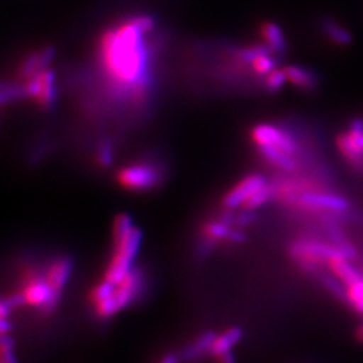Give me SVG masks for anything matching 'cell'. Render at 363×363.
Returning <instances> with one entry per match:
<instances>
[{
    "mask_svg": "<svg viewBox=\"0 0 363 363\" xmlns=\"http://www.w3.org/2000/svg\"><path fill=\"white\" fill-rule=\"evenodd\" d=\"M156 27L151 15H135L111 27L99 42V62L112 88L140 101L150 88L151 46L147 35Z\"/></svg>",
    "mask_w": 363,
    "mask_h": 363,
    "instance_id": "1",
    "label": "cell"
},
{
    "mask_svg": "<svg viewBox=\"0 0 363 363\" xmlns=\"http://www.w3.org/2000/svg\"><path fill=\"white\" fill-rule=\"evenodd\" d=\"M112 238L113 250L105 268L103 280L117 284L135 268L133 261L140 250L142 230L135 226L128 214H118L113 222Z\"/></svg>",
    "mask_w": 363,
    "mask_h": 363,
    "instance_id": "2",
    "label": "cell"
},
{
    "mask_svg": "<svg viewBox=\"0 0 363 363\" xmlns=\"http://www.w3.org/2000/svg\"><path fill=\"white\" fill-rule=\"evenodd\" d=\"M60 298L52 292V286L45 279V273L28 267L22 273L19 288L9 298L1 300V307L13 311L16 307H28L42 313L52 312Z\"/></svg>",
    "mask_w": 363,
    "mask_h": 363,
    "instance_id": "3",
    "label": "cell"
},
{
    "mask_svg": "<svg viewBox=\"0 0 363 363\" xmlns=\"http://www.w3.org/2000/svg\"><path fill=\"white\" fill-rule=\"evenodd\" d=\"M144 284L143 272L139 268H133L121 281L113 284L108 296L99 304L93 306L91 310L99 319L108 320L128 308L130 304L140 298Z\"/></svg>",
    "mask_w": 363,
    "mask_h": 363,
    "instance_id": "4",
    "label": "cell"
},
{
    "mask_svg": "<svg viewBox=\"0 0 363 363\" xmlns=\"http://www.w3.org/2000/svg\"><path fill=\"white\" fill-rule=\"evenodd\" d=\"M289 256L300 265L319 264L327 267L333 259H346L343 253L331 242L313 238H298L289 245Z\"/></svg>",
    "mask_w": 363,
    "mask_h": 363,
    "instance_id": "5",
    "label": "cell"
},
{
    "mask_svg": "<svg viewBox=\"0 0 363 363\" xmlns=\"http://www.w3.org/2000/svg\"><path fill=\"white\" fill-rule=\"evenodd\" d=\"M120 187L132 193L150 191L162 182V171L151 162H136L118 169L116 175Z\"/></svg>",
    "mask_w": 363,
    "mask_h": 363,
    "instance_id": "6",
    "label": "cell"
},
{
    "mask_svg": "<svg viewBox=\"0 0 363 363\" xmlns=\"http://www.w3.org/2000/svg\"><path fill=\"white\" fill-rule=\"evenodd\" d=\"M295 208L306 210L311 216L316 213H343L352 210L351 202L346 196L325 190L307 191L300 195Z\"/></svg>",
    "mask_w": 363,
    "mask_h": 363,
    "instance_id": "7",
    "label": "cell"
},
{
    "mask_svg": "<svg viewBox=\"0 0 363 363\" xmlns=\"http://www.w3.org/2000/svg\"><path fill=\"white\" fill-rule=\"evenodd\" d=\"M55 73L50 67L23 81L22 89L25 97L31 99L42 109H49L57 100Z\"/></svg>",
    "mask_w": 363,
    "mask_h": 363,
    "instance_id": "8",
    "label": "cell"
},
{
    "mask_svg": "<svg viewBox=\"0 0 363 363\" xmlns=\"http://www.w3.org/2000/svg\"><path fill=\"white\" fill-rule=\"evenodd\" d=\"M269 181L261 174H250L244 177L241 181L237 182L233 187L223 195L220 205L226 211H232L235 208H242L247 201L267 186Z\"/></svg>",
    "mask_w": 363,
    "mask_h": 363,
    "instance_id": "9",
    "label": "cell"
},
{
    "mask_svg": "<svg viewBox=\"0 0 363 363\" xmlns=\"http://www.w3.org/2000/svg\"><path fill=\"white\" fill-rule=\"evenodd\" d=\"M202 238L210 247L220 244L238 245L247 240V235L240 228H233V220H226L225 216L223 218L208 220L202 228Z\"/></svg>",
    "mask_w": 363,
    "mask_h": 363,
    "instance_id": "10",
    "label": "cell"
},
{
    "mask_svg": "<svg viewBox=\"0 0 363 363\" xmlns=\"http://www.w3.org/2000/svg\"><path fill=\"white\" fill-rule=\"evenodd\" d=\"M73 272V261L69 257H57L50 261V264L43 271L45 279L52 286V292L61 298L66 284L69 283V279Z\"/></svg>",
    "mask_w": 363,
    "mask_h": 363,
    "instance_id": "11",
    "label": "cell"
},
{
    "mask_svg": "<svg viewBox=\"0 0 363 363\" xmlns=\"http://www.w3.org/2000/svg\"><path fill=\"white\" fill-rule=\"evenodd\" d=\"M52 57H54V49L52 46L43 48L40 50L30 54L28 57L25 58V61L22 62V65L19 67V77H21V79L26 81L28 78L38 74L39 72L48 69Z\"/></svg>",
    "mask_w": 363,
    "mask_h": 363,
    "instance_id": "12",
    "label": "cell"
},
{
    "mask_svg": "<svg viewBox=\"0 0 363 363\" xmlns=\"http://www.w3.org/2000/svg\"><path fill=\"white\" fill-rule=\"evenodd\" d=\"M286 79L301 91H313L320 88V77L308 67L289 65L284 67Z\"/></svg>",
    "mask_w": 363,
    "mask_h": 363,
    "instance_id": "13",
    "label": "cell"
},
{
    "mask_svg": "<svg viewBox=\"0 0 363 363\" xmlns=\"http://www.w3.org/2000/svg\"><path fill=\"white\" fill-rule=\"evenodd\" d=\"M261 38L264 39V45L268 46V49L277 57H283L288 52V43H286L284 31L281 27L274 22H264L259 26Z\"/></svg>",
    "mask_w": 363,
    "mask_h": 363,
    "instance_id": "14",
    "label": "cell"
},
{
    "mask_svg": "<svg viewBox=\"0 0 363 363\" xmlns=\"http://www.w3.org/2000/svg\"><path fill=\"white\" fill-rule=\"evenodd\" d=\"M259 155L262 156L269 164H272L273 167L281 169L284 172H295L300 169V160L295 156L289 155L284 151L268 145V147H259Z\"/></svg>",
    "mask_w": 363,
    "mask_h": 363,
    "instance_id": "15",
    "label": "cell"
},
{
    "mask_svg": "<svg viewBox=\"0 0 363 363\" xmlns=\"http://www.w3.org/2000/svg\"><path fill=\"white\" fill-rule=\"evenodd\" d=\"M242 330L238 327H230L228 330H223L222 333H218L214 342L211 345L210 349V355L217 359L220 355L228 354V352H233V349L240 343V340L242 339Z\"/></svg>",
    "mask_w": 363,
    "mask_h": 363,
    "instance_id": "16",
    "label": "cell"
},
{
    "mask_svg": "<svg viewBox=\"0 0 363 363\" xmlns=\"http://www.w3.org/2000/svg\"><path fill=\"white\" fill-rule=\"evenodd\" d=\"M337 148L339 154L346 160L352 172L363 175V155L352 145L347 132H342L337 136Z\"/></svg>",
    "mask_w": 363,
    "mask_h": 363,
    "instance_id": "17",
    "label": "cell"
},
{
    "mask_svg": "<svg viewBox=\"0 0 363 363\" xmlns=\"http://www.w3.org/2000/svg\"><path fill=\"white\" fill-rule=\"evenodd\" d=\"M217 333L205 331L199 337H195L191 343H189L181 352L182 361L184 362H194L196 359L202 358L203 355H210V349L214 342Z\"/></svg>",
    "mask_w": 363,
    "mask_h": 363,
    "instance_id": "18",
    "label": "cell"
},
{
    "mask_svg": "<svg viewBox=\"0 0 363 363\" xmlns=\"http://www.w3.org/2000/svg\"><path fill=\"white\" fill-rule=\"evenodd\" d=\"M327 268L337 276V279L345 283L347 288L363 280V273L347 259H333Z\"/></svg>",
    "mask_w": 363,
    "mask_h": 363,
    "instance_id": "19",
    "label": "cell"
},
{
    "mask_svg": "<svg viewBox=\"0 0 363 363\" xmlns=\"http://www.w3.org/2000/svg\"><path fill=\"white\" fill-rule=\"evenodd\" d=\"M319 27H320L322 33L325 34L327 38L330 39L331 42L337 43L339 46H350L352 40H354L350 30L342 26L339 22L333 19V18H328V16L320 18Z\"/></svg>",
    "mask_w": 363,
    "mask_h": 363,
    "instance_id": "20",
    "label": "cell"
},
{
    "mask_svg": "<svg viewBox=\"0 0 363 363\" xmlns=\"http://www.w3.org/2000/svg\"><path fill=\"white\" fill-rule=\"evenodd\" d=\"M276 69V60L272 57V52H264L255 58L250 64V70L257 77H267L269 73H272Z\"/></svg>",
    "mask_w": 363,
    "mask_h": 363,
    "instance_id": "21",
    "label": "cell"
},
{
    "mask_svg": "<svg viewBox=\"0 0 363 363\" xmlns=\"http://www.w3.org/2000/svg\"><path fill=\"white\" fill-rule=\"evenodd\" d=\"M288 82L286 79V72L284 69H274L272 73H269L267 77L262 78V84H264V89L269 93H277L281 91L283 86Z\"/></svg>",
    "mask_w": 363,
    "mask_h": 363,
    "instance_id": "22",
    "label": "cell"
},
{
    "mask_svg": "<svg viewBox=\"0 0 363 363\" xmlns=\"http://www.w3.org/2000/svg\"><path fill=\"white\" fill-rule=\"evenodd\" d=\"M351 143L355 147V150L363 155V118L362 117H354L349 124V130Z\"/></svg>",
    "mask_w": 363,
    "mask_h": 363,
    "instance_id": "23",
    "label": "cell"
},
{
    "mask_svg": "<svg viewBox=\"0 0 363 363\" xmlns=\"http://www.w3.org/2000/svg\"><path fill=\"white\" fill-rule=\"evenodd\" d=\"M349 306L357 313L363 315V280L349 286Z\"/></svg>",
    "mask_w": 363,
    "mask_h": 363,
    "instance_id": "24",
    "label": "cell"
},
{
    "mask_svg": "<svg viewBox=\"0 0 363 363\" xmlns=\"http://www.w3.org/2000/svg\"><path fill=\"white\" fill-rule=\"evenodd\" d=\"M1 358L0 363H18L13 352V339L9 334H1Z\"/></svg>",
    "mask_w": 363,
    "mask_h": 363,
    "instance_id": "25",
    "label": "cell"
},
{
    "mask_svg": "<svg viewBox=\"0 0 363 363\" xmlns=\"http://www.w3.org/2000/svg\"><path fill=\"white\" fill-rule=\"evenodd\" d=\"M112 159H113V151L111 148V144L105 142L100 145V148L97 151V163L104 167H108V166H111Z\"/></svg>",
    "mask_w": 363,
    "mask_h": 363,
    "instance_id": "26",
    "label": "cell"
},
{
    "mask_svg": "<svg viewBox=\"0 0 363 363\" xmlns=\"http://www.w3.org/2000/svg\"><path fill=\"white\" fill-rule=\"evenodd\" d=\"M182 361L181 354L177 352H169L160 358V361L157 363H179Z\"/></svg>",
    "mask_w": 363,
    "mask_h": 363,
    "instance_id": "27",
    "label": "cell"
},
{
    "mask_svg": "<svg viewBox=\"0 0 363 363\" xmlns=\"http://www.w3.org/2000/svg\"><path fill=\"white\" fill-rule=\"evenodd\" d=\"M216 361H217V363H237L235 362V359H234L233 352L223 354V355L218 357Z\"/></svg>",
    "mask_w": 363,
    "mask_h": 363,
    "instance_id": "28",
    "label": "cell"
},
{
    "mask_svg": "<svg viewBox=\"0 0 363 363\" xmlns=\"http://www.w3.org/2000/svg\"><path fill=\"white\" fill-rule=\"evenodd\" d=\"M357 339L363 343V325L357 330Z\"/></svg>",
    "mask_w": 363,
    "mask_h": 363,
    "instance_id": "29",
    "label": "cell"
}]
</instances>
